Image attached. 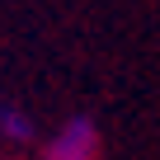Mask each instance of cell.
Segmentation results:
<instances>
[{"instance_id":"1","label":"cell","mask_w":160,"mask_h":160,"mask_svg":"<svg viewBox=\"0 0 160 160\" xmlns=\"http://www.w3.org/2000/svg\"><path fill=\"white\" fill-rule=\"evenodd\" d=\"M94 151H99L94 122H90V118H71V122H61V132L47 141L42 160H94Z\"/></svg>"},{"instance_id":"2","label":"cell","mask_w":160,"mask_h":160,"mask_svg":"<svg viewBox=\"0 0 160 160\" xmlns=\"http://www.w3.org/2000/svg\"><path fill=\"white\" fill-rule=\"evenodd\" d=\"M0 132H5L10 141H28L33 127H28V113L14 108V104H0Z\"/></svg>"}]
</instances>
